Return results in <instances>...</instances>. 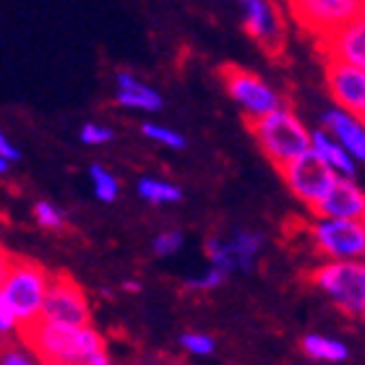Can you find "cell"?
<instances>
[{
	"instance_id": "6da1fadb",
	"label": "cell",
	"mask_w": 365,
	"mask_h": 365,
	"mask_svg": "<svg viewBox=\"0 0 365 365\" xmlns=\"http://www.w3.org/2000/svg\"><path fill=\"white\" fill-rule=\"evenodd\" d=\"M21 336L34 358L45 363H84V365H107L105 339L89 324H58V321L34 319L24 324Z\"/></svg>"
},
{
	"instance_id": "7a4b0ae2",
	"label": "cell",
	"mask_w": 365,
	"mask_h": 365,
	"mask_svg": "<svg viewBox=\"0 0 365 365\" xmlns=\"http://www.w3.org/2000/svg\"><path fill=\"white\" fill-rule=\"evenodd\" d=\"M248 128L274 168H282L311 146V128L284 105L256 120H248Z\"/></svg>"
},
{
	"instance_id": "3957f363",
	"label": "cell",
	"mask_w": 365,
	"mask_h": 365,
	"mask_svg": "<svg viewBox=\"0 0 365 365\" xmlns=\"http://www.w3.org/2000/svg\"><path fill=\"white\" fill-rule=\"evenodd\" d=\"M311 282L342 313L352 319L365 313V267L360 259H329L313 269Z\"/></svg>"
},
{
	"instance_id": "277c9868",
	"label": "cell",
	"mask_w": 365,
	"mask_h": 365,
	"mask_svg": "<svg viewBox=\"0 0 365 365\" xmlns=\"http://www.w3.org/2000/svg\"><path fill=\"white\" fill-rule=\"evenodd\" d=\"M279 173L284 178V182H287L289 193L297 201H303L311 212L324 201V196L331 190V185L339 178L327 162L321 160L319 154L313 152L311 146L305 152L297 154V157H292L289 162H284L279 168Z\"/></svg>"
},
{
	"instance_id": "5b68a950",
	"label": "cell",
	"mask_w": 365,
	"mask_h": 365,
	"mask_svg": "<svg viewBox=\"0 0 365 365\" xmlns=\"http://www.w3.org/2000/svg\"><path fill=\"white\" fill-rule=\"evenodd\" d=\"M47 284H50V274L34 264V261H11L8 277L3 282V295L14 308L19 327L29 324L39 316L42 300H45Z\"/></svg>"
},
{
	"instance_id": "8992f818",
	"label": "cell",
	"mask_w": 365,
	"mask_h": 365,
	"mask_svg": "<svg viewBox=\"0 0 365 365\" xmlns=\"http://www.w3.org/2000/svg\"><path fill=\"white\" fill-rule=\"evenodd\" d=\"M220 76L232 102L245 115V120H256L261 115L274 113L277 107H282L279 91L253 71H245L240 66H222Z\"/></svg>"
},
{
	"instance_id": "52a82bcc",
	"label": "cell",
	"mask_w": 365,
	"mask_h": 365,
	"mask_svg": "<svg viewBox=\"0 0 365 365\" xmlns=\"http://www.w3.org/2000/svg\"><path fill=\"white\" fill-rule=\"evenodd\" d=\"M289 11L297 26L321 42L347 21L363 16V0H289Z\"/></svg>"
},
{
	"instance_id": "ba28073f",
	"label": "cell",
	"mask_w": 365,
	"mask_h": 365,
	"mask_svg": "<svg viewBox=\"0 0 365 365\" xmlns=\"http://www.w3.org/2000/svg\"><path fill=\"white\" fill-rule=\"evenodd\" d=\"M240 14H243V26L248 37L269 55V58H282L287 47V26L284 16L274 0H237Z\"/></svg>"
},
{
	"instance_id": "9c48e42d",
	"label": "cell",
	"mask_w": 365,
	"mask_h": 365,
	"mask_svg": "<svg viewBox=\"0 0 365 365\" xmlns=\"http://www.w3.org/2000/svg\"><path fill=\"white\" fill-rule=\"evenodd\" d=\"M313 243L327 259H360L365 253L363 220L319 217L311 225Z\"/></svg>"
},
{
	"instance_id": "30bf717a",
	"label": "cell",
	"mask_w": 365,
	"mask_h": 365,
	"mask_svg": "<svg viewBox=\"0 0 365 365\" xmlns=\"http://www.w3.org/2000/svg\"><path fill=\"white\" fill-rule=\"evenodd\" d=\"M37 319L58 321V324H76V327L89 324L91 308L84 289L78 287L68 274L50 277V284H47L45 300H42Z\"/></svg>"
},
{
	"instance_id": "8fae6325",
	"label": "cell",
	"mask_w": 365,
	"mask_h": 365,
	"mask_svg": "<svg viewBox=\"0 0 365 365\" xmlns=\"http://www.w3.org/2000/svg\"><path fill=\"white\" fill-rule=\"evenodd\" d=\"M264 237L261 232H251V230H235L230 237H217L212 235L206 240V256L212 267H220L225 272H248L253 269L256 259L261 253Z\"/></svg>"
},
{
	"instance_id": "7c38bea8",
	"label": "cell",
	"mask_w": 365,
	"mask_h": 365,
	"mask_svg": "<svg viewBox=\"0 0 365 365\" xmlns=\"http://www.w3.org/2000/svg\"><path fill=\"white\" fill-rule=\"evenodd\" d=\"M327 86L336 107L363 118L365 115V68L342 61H327Z\"/></svg>"
},
{
	"instance_id": "4fadbf2b",
	"label": "cell",
	"mask_w": 365,
	"mask_h": 365,
	"mask_svg": "<svg viewBox=\"0 0 365 365\" xmlns=\"http://www.w3.org/2000/svg\"><path fill=\"white\" fill-rule=\"evenodd\" d=\"M319 45L329 61L352 63V66L365 68V19L363 16L352 19L344 26H339L334 34L321 39Z\"/></svg>"
},
{
	"instance_id": "5bb4252c",
	"label": "cell",
	"mask_w": 365,
	"mask_h": 365,
	"mask_svg": "<svg viewBox=\"0 0 365 365\" xmlns=\"http://www.w3.org/2000/svg\"><path fill=\"white\" fill-rule=\"evenodd\" d=\"M313 212L319 217H342V220H363L365 217V193L355 178H336L324 201Z\"/></svg>"
},
{
	"instance_id": "9a60e30c",
	"label": "cell",
	"mask_w": 365,
	"mask_h": 365,
	"mask_svg": "<svg viewBox=\"0 0 365 365\" xmlns=\"http://www.w3.org/2000/svg\"><path fill=\"white\" fill-rule=\"evenodd\" d=\"M321 128L327 130L331 138H336V141H339V144H342L358 162L365 160L363 118L347 113V110H342V107H334V110H327V113L321 115Z\"/></svg>"
},
{
	"instance_id": "2e32d148",
	"label": "cell",
	"mask_w": 365,
	"mask_h": 365,
	"mask_svg": "<svg viewBox=\"0 0 365 365\" xmlns=\"http://www.w3.org/2000/svg\"><path fill=\"white\" fill-rule=\"evenodd\" d=\"M115 99L120 107L128 110H141V113H160L165 107V99L154 86H149L146 81H141L138 76L120 71L115 78Z\"/></svg>"
},
{
	"instance_id": "e0dca14e",
	"label": "cell",
	"mask_w": 365,
	"mask_h": 365,
	"mask_svg": "<svg viewBox=\"0 0 365 365\" xmlns=\"http://www.w3.org/2000/svg\"><path fill=\"white\" fill-rule=\"evenodd\" d=\"M311 149L334 170L339 178H355L358 175V160L344 149L336 138H331L324 128L311 130Z\"/></svg>"
},
{
	"instance_id": "ac0fdd59",
	"label": "cell",
	"mask_w": 365,
	"mask_h": 365,
	"mask_svg": "<svg viewBox=\"0 0 365 365\" xmlns=\"http://www.w3.org/2000/svg\"><path fill=\"white\" fill-rule=\"evenodd\" d=\"M300 350L311 360H321V363H347L350 360L347 344L324 334H305L303 342H300Z\"/></svg>"
},
{
	"instance_id": "d6986e66",
	"label": "cell",
	"mask_w": 365,
	"mask_h": 365,
	"mask_svg": "<svg viewBox=\"0 0 365 365\" xmlns=\"http://www.w3.org/2000/svg\"><path fill=\"white\" fill-rule=\"evenodd\" d=\"M138 196L154 206H168V204H178V201H180L182 190L175 182L160 180V178H141V180H138Z\"/></svg>"
},
{
	"instance_id": "ffe728a7",
	"label": "cell",
	"mask_w": 365,
	"mask_h": 365,
	"mask_svg": "<svg viewBox=\"0 0 365 365\" xmlns=\"http://www.w3.org/2000/svg\"><path fill=\"white\" fill-rule=\"evenodd\" d=\"M89 178H91V185H94V196L102 204H113L115 198L120 196V182H118V178L110 170L102 168V165H91Z\"/></svg>"
},
{
	"instance_id": "44dd1931",
	"label": "cell",
	"mask_w": 365,
	"mask_h": 365,
	"mask_svg": "<svg viewBox=\"0 0 365 365\" xmlns=\"http://www.w3.org/2000/svg\"><path fill=\"white\" fill-rule=\"evenodd\" d=\"M141 130H144L146 138H152V141H157V144H162V146H170V149H175V152H180V149L188 146V138L182 136L180 130L160 125V123H144Z\"/></svg>"
},
{
	"instance_id": "7402d4cb",
	"label": "cell",
	"mask_w": 365,
	"mask_h": 365,
	"mask_svg": "<svg viewBox=\"0 0 365 365\" xmlns=\"http://www.w3.org/2000/svg\"><path fill=\"white\" fill-rule=\"evenodd\" d=\"M31 214H34V220H37L39 227L53 230V232H61V230L66 227V222H68V217H66V212H63L61 206L50 204V201H37L34 209H31Z\"/></svg>"
},
{
	"instance_id": "603a6c76",
	"label": "cell",
	"mask_w": 365,
	"mask_h": 365,
	"mask_svg": "<svg viewBox=\"0 0 365 365\" xmlns=\"http://www.w3.org/2000/svg\"><path fill=\"white\" fill-rule=\"evenodd\" d=\"M227 282V272L220 267H209L201 277H190L185 284H182V289L185 292H212V289L222 287Z\"/></svg>"
},
{
	"instance_id": "cb8c5ba5",
	"label": "cell",
	"mask_w": 365,
	"mask_h": 365,
	"mask_svg": "<svg viewBox=\"0 0 365 365\" xmlns=\"http://www.w3.org/2000/svg\"><path fill=\"white\" fill-rule=\"evenodd\" d=\"M180 347L196 358H206L217 350V342L212 334H204V331H185V334H180Z\"/></svg>"
},
{
	"instance_id": "d4e9b609",
	"label": "cell",
	"mask_w": 365,
	"mask_h": 365,
	"mask_svg": "<svg viewBox=\"0 0 365 365\" xmlns=\"http://www.w3.org/2000/svg\"><path fill=\"white\" fill-rule=\"evenodd\" d=\"M182 248V232H178V230H165V232H160V235L152 240V251L157 253V256H175L178 251Z\"/></svg>"
},
{
	"instance_id": "484cf974",
	"label": "cell",
	"mask_w": 365,
	"mask_h": 365,
	"mask_svg": "<svg viewBox=\"0 0 365 365\" xmlns=\"http://www.w3.org/2000/svg\"><path fill=\"white\" fill-rule=\"evenodd\" d=\"M113 128H107V125H99V123H86L84 128H81V141L86 146H102L107 141H113Z\"/></svg>"
},
{
	"instance_id": "4316f807",
	"label": "cell",
	"mask_w": 365,
	"mask_h": 365,
	"mask_svg": "<svg viewBox=\"0 0 365 365\" xmlns=\"http://www.w3.org/2000/svg\"><path fill=\"white\" fill-rule=\"evenodd\" d=\"M14 329H19V319H16L11 303H8V297L0 292V336L11 334Z\"/></svg>"
},
{
	"instance_id": "83f0119b",
	"label": "cell",
	"mask_w": 365,
	"mask_h": 365,
	"mask_svg": "<svg viewBox=\"0 0 365 365\" xmlns=\"http://www.w3.org/2000/svg\"><path fill=\"white\" fill-rule=\"evenodd\" d=\"M34 352L31 350H6L0 352V365H31Z\"/></svg>"
},
{
	"instance_id": "f1b7e54d",
	"label": "cell",
	"mask_w": 365,
	"mask_h": 365,
	"mask_svg": "<svg viewBox=\"0 0 365 365\" xmlns=\"http://www.w3.org/2000/svg\"><path fill=\"white\" fill-rule=\"evenodd\" d=\"M0 154H3L8 162H19V160H21V152H19V149H16V146L8 141V136L3 133V130H0Z\"/></svg>"
},
{
	"instance_id": "f546056e",
	"label": "cell",
	"mask_w": 365,
	"mask_h": 365,
	"mask_svg": "<svg viewBox=\"0 0 365 365\" xmlns=\"http://www.w3.org/2000/svg\"><path fill=\"white\" fill-rule=\"evenodd\" d=\"M8 269H11V259H8L6 253H0V289H3V282L8 277Z\"/></svg>"
},
{
	"instance_id": "4dcf8cb0",
	"label": "cell",
	"mask_w": 365,
	"mask_h": 365,
	"mask_svg": "<svg viewBox=\"0 0 365 365\" xmlns=\"http://www.w3.org/2000/svg\"><path fill=\"white\" fill-rule=\"evenodd\" d=\"M123 289L125 292H141V284L138 282H123Z\"/></svg>"
},
{
	"instance_id": "1f68e13d",
	"label": "cell",
	"mask_w": 365,
	"mask_h": 365,
	"mask_svg": "<svg viewBox=\"0 0 365 365\" xmlns=\"http://www.w3.org/2000/svg\"><path fill=\"white\" fill-rule=\"evenodd\" d=\"M8 168H11V162H8L6 157L0 154V175H3V173H8Z\"/></svg>"
},
{
	"instance_id": "d6a6232c",
	"label": "cell",
	"mask_w": 365,
	"mask_h": 365,
	"mask_svg": "<svg viewBox=\"0 0 365 365\" xmlns=\"http://www.w3.org/2000/svg\"><path fill=\"white\" fill-rule=\"evenodd\" d=\"M0 253H3V251H0Z\"/></svg>"
}]
</instances>
